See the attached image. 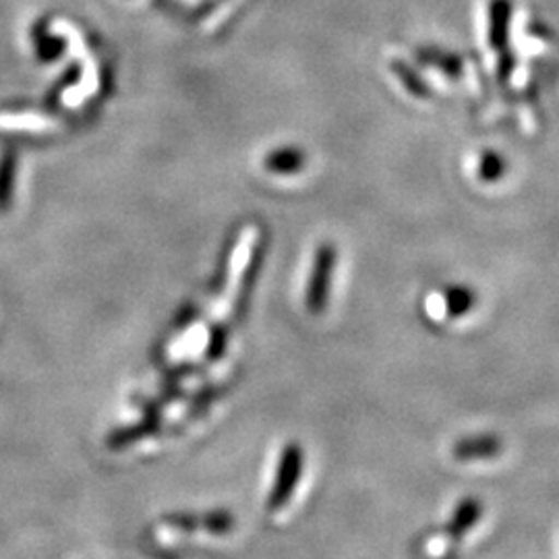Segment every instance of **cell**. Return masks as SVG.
<instances>
[{
    "label": "cell",
    "instance_id": "5b68a950",
    "mask_svg": "<svg viewBox=\"0 0 559 559\" xmlns=\"http://www.w3.org/2000/svg\"><path fill=\"white\" fill-rule=\"evenodd\" d=\"M15 175H17V154L13 150H7L0 156V214L7 212L13 203Z\"/></svg>",
    "mask_w": 559,
    "mask_h": 559
},
{
    "label": "cell",
    "instance_id": "277c9868",
    "mask_svg": "<svg viewBox=\"0 0 559 559\" xmlns=\"http://www.w3.org/2000/svg\"><path fill=\"white\" fill-rule=\"evenodd\" d=\"M263 166L274 175H295L305 166V154L297 147H282L267 154Z\"/></svg>",
    "mask_w": 559,
    "mask_h": 559
},
{
    "label": "cell",
    "instance_id": "8992f818",
    "mask_svg": "<svg viewBox=\"0 0 559 559\" xmlns=\"http://www.w3.org/2000/svg\"><path fill=\"white\" fill-rule=\"evenodd\" d=\"M233 526H235V519L224 510L207 512L201 516V531H207L212 535H226L233 531Z\"/></svg>",
    "mask_w": 559,
    "mask_h": 559
},
{
    "label": "cell",
    "instance_id": "6da1fadb",
    "mask_svg": "<svg viewBox=\"0 0 559 559\" xmlns=\"http://www.w3.org/2000/svg\"><path fill=\"white\" fill-rule=\"evenodd\" d=\"M336 249L330 242H323L320 249L316 251V260H313V270H311V278L307 284V297L305 305L313 316H320L330 299V284H332V272L336 265Z\"/></svg>",
    "mask_w": 559,
    "mask_h": 559
},
{
    "label": "cell",
    "instance_id": "3957f363",
    "mask_svg": "<svg viewBox=\"0 0 559 559\" xmlns=\"http://www.w3.org/2000/svg\"><path fill=\"white\" fill-rule=\"evenodd\" d=\"M158 431V419L156 417H147L145 420H141L138 425H131V427H124V429H117L108 436V448L110 450H122L135 441L143 440L152 433Z\"/></svg>",
    "mask_w": 559,
    "mask_h": 559
},
{
    "label": "cell",
    "instance_id": "ba28073f",
    "mask_svg": "<svg viewBox=\"0 0 559 559\" xmlns=\"http://www.w3.org/2000/svg\"><path fill=\"white\" fill-rule=\"evenodd\" d=\"M224 344H226L224 330H214V336H212V344H210L207 357H210V359H218V357H222V355H224Z\"/></svg>",
    "mask_w": 559,
    "mask_h": 559
},
{
    "label": "cell",
    "instance_id": "52a82bcc",
    "mask_svg": "<svg viewBox=\"0 0 559 559\" xmlns=\"http://www.w3.org/2000/svg\"><path fill=\"white\" fill-rule=\"evenodd\" d=\"M166 524H170V528H177L182 533H193L201 528V516H191V514H173L166 519Z\"/></svg>",
    "mask_w": 559,
    "mask_h": 559
},
{
    "label": "cell",
    "instance_id": "7a4b0ae2",
    "mask_svg": "<svg viewBox=\"0 0 559 559\" xmlns=\"http://www.w3.org/2000/svg\"><path fill=\"white\" fill-rule=\"evenodd\" d=\"M302 448L299 443H288L282 454H280L278 471H276V480L267 500L270 510H280L286 501L290 500L297 483H299L300 471H302Z\"/></svg>",
    "mask_w": 559,
    "mask_h": 559
}]
</instances>
